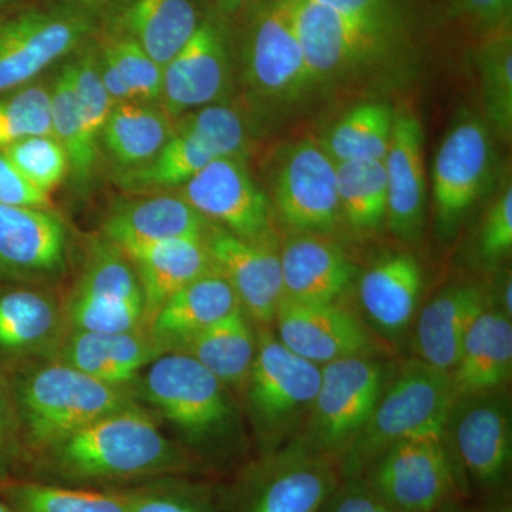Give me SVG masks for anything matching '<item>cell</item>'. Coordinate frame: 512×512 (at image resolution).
<instances>
[{
  "label": "cell",
  "instance_id": "cell-36",
  "mask_svg": "<svg viewBox=\"0 0 512 512\" xmlns=\"http://www.w3.org/2000/svg\"><path fill=\"white\" fill-rule=\"evenodd\" d=\"M50 120L52 136L66 151L69 174L79 187H86L99 164L100 150L90 143L84 131L74 96L69 57L63 60L50 82Z\"/></svg>",
  "mask_w": 512,
  "mask_h": 512
},
{
  "label": "cell",
  "instance_id": "cell-8",
  "mask_svg": "<svg viewBox=\"0 0 512 512\" xmlns=\"http://www.w3.org/2000/svg\"><path fill=\"white\" fill-rule=\"evenodd\" d=\"M97 29L96 15L70 0L30 6L0 20V94L35 82Z\"/></svg>",
  "mask_w": 512,
  "mask_h": 512
},
{
  "label": "cell",
  "instance_id": "cell-35",
  "mask_svg": "<svg viewBox=\"0 0 512 512\" xmlns=\"http://www.w3.org/2000/svg\"><path fill=\"white\" fill-rule=\"evenodd\" d=\"M340 217L356 232L375 231L386 221L387 178L384 160L336 163Z\"/></svg>",
  "mask_w": 512,
  "mask_h": 512
},
{
  "label": "cell",
  "instance_id": "cell-28",
  "mask_svg": "<svg viewBox=\"0 0 512 512\" xmlns=\"http://www.w3.org/2000/svg\"><path fill=\"white\" fill-rule=\"evenodd\" d=\"M512 370V322L487 308L471 325L457 365L450 372L456 399L505 389Z\"/></svg>",
  "mask_w": 512,
  "mask_h": 512
},
{
  "label": "cell",
  "instance_id": "cell-38",
  "mask_svg": "<svg viewBox=\"0 0 512 512\" xmlns=\"http://www.w3.org/2000/svg\"><path fill=\"white\" fill-rule=\"evenodd\" d=\"M477 63L488 123L507 140L512 131L511 26L485 33L478 47Z\"/></svg>",
  "mask_w": 512,
  "mask_h": 512
},
{
  "label": "cell",
  "instance_id": "cell-3",
  "mask_svg": "<svg viewBox=\"0 0 512 512\" xmlns=\"http://www.w3.org/2000/svg\"><path fill=\"white\" fill-rule=\"evenodd\" d=\"M16 404L30 457L134 400L128 386L100 382L55 362L19 377Z\"/></svg>",
  "mask_w": 512,
  "mask_h": 512
},
{
  "label": "cell",
  "instance_id": "cell-54",
  "mask_svg": "<svg viewBox=\"0 0 512 512\" xmlns=\"http://www.w3.org/2000/svg\"><path fill=\"white\" fill-rule=\"evenodd\" d=\"M12 2L13 0H0V10L6 8V6L10 5Z\"/></svg>",
  "mask_w": 512,
  "mask_h": 512
},
{
  "label": "cell",
  "instance_id": "cell-45",
  "mask_svg": "<svg viewBox=\"0 0 512 512\" xmlns=\"http://www.w3.org/2000/svg\"><path fill=\"white\" fill-rule=\"evenodd\" d=\"M0 204L23 208H52L50 195L35 187L0 151Z\"/></svg>",
  "mask_w": 512,
  "mask_h": 512
},
{
  "label": "cell",
  "instance_id": "cell-7",
  "mask_svg": "<svg viewBox=\"0 0 512 512\" xmlns=\"http://www.w3.org/2000/svg\"><path fill=\"white\" fill-rule=\"evenodd\" d=\"M322 367L303 359L262 329L256 336V355L245 393L261 440L262 456L295 439L311 412Z\"/></svg>",
  "mask_w": 512,
  "mask_h": 512
},
{
  "label": "cell",
  "instance_id": "cell-6",
  "mask_svg": "<svg viewBox=\"0 0 512 512\" xmlns=\"http://www.w3.org/2000/svg\"><path fill=\"white\" fill-rule=\"evenodd\" d=\"M286 3L315 83L367 72L406 45V25L356 18L312 0Z\"/></svg>",
  "mask_w": 512,
  "mask_h": 512
},
{
  "label": "cell",
  "instance_id": "cell-46",
  "mask_svg": "<svg viewBox=\"0 0 512 512\" xmlns=\"http://www.w3.org/2000/svg\"><path fill=\"white\" fill-rule=\"evenodd\" d=\"M320 512H396L384 504L362 478L343 480Z\"/></svg>",
  "mask_w": 512,
  "mask_h": 512
},
{
  "label": "cell",
  "instance_id": "cell-34",
  "mask_svg": "<svg viewBox=\"0 0 512 512\" xmlns=\"http://www.w3.org/2000/svg\"><path fill=\"white\" fill-rule=\"evenodd\" d=\"M218 154L201 138L173 128V136L148 163L120 171L114 181L130 192L173 190L187 184Z\"/></svg>",
  "mask_w": 512,
  "mask_h": 512
},
{
  "label": "cell",
  "instance_id": "cell-30",
  "mask_svg": "<svg viewBox=\"0 0 512 512\" xmlns=\"http://www.w3.org/2000/svg\"><path fill=\"white\" fill-rule=\"evenodd\" d=\"M174 120L160 103L124 101L114 104L101 133L106 148L120 171L148 163L173 136Z\"/></svg>",
  "mask_w": 512,
  "mask_h": 512
},
{
  "label": "cell",
  "instance_id": "cell-52",
  "mask_svg": "<svg viewBox=\"0 0 512 512\" xmlns=\"http://www.w3.org/2000/svg\"><path fill=\"white\" fill-rule=\"evenodd\" d=\"M70 2L76 3L80 8L89 10V12L97 15L99 10L106 8L113 0H70Z\"/></svg>",
  "mask_w": 512,
  "mask_h": 512
},
{
  "label": "cell",
  "instance_id": "cell-50",
  "mask_svg": "<svg viewBox=\"0 0 512 512\" xmlns=\"http://www.w3.org/2000/svg\"><path fill=\"white\" fill-rule=\"evenodd\" d=\"M463 512H512L510 490L490 495V497H484L483 503L478 505V507Z\"/></svg>",
  "mask_w": 512,
  "mask_h": 512
},
{
  "label": "cell",
  "instance_id": "cell-37",
  "mask_svg": "<svg viewBox=\"0 0 512 512\" xmlns=\"http://www.w3.org/2000/svg\"><path fill=\"white\" fill-rule=\"evenodd\" d=\"M394 116L387 104H359L330 130L323 148L335 163L384 160L392 141Z\"/></svg>",
  "mask_w": 512,
  "mask_h": 512
},
{
  "label": "cell",
  "instance_id": "cell-43",
  "mask_svg": "<svg viewBox=\"0 0 512 512\" xmlns=\"http://www.w3.org/2000/svg\"><path fill=\"white\" fill-rule=\"evenodd\" d=\"M2 151L30 183L46 194L55 191L69 174L66 151L52 134L25 138Z\"/></svg>",
  "mask_w": 512,
  "mask_h": 512
},
{
  "label": "cell",
  "instance_id": "cell-49",
  "mask_svg": "<svg viewBox=\"0 0 512 512\" xmlns=\"http://www.w3.org/2000/svg\"><path fill=\"white\" fill-rule=\"evenodd\" d=\"M8 427V410H6L3 394L0 392V480L12 476L10 470L15 466V458L9 447Z\"/></svg>",
  "mask_w": 512,
  "mask_h": 512
},
{
  "label": "cell",
  "instance_id": "cell-21",
  "mask_svg": "<svg viewBox=\"0 0 512 512\" xmlns=\"http://www.w3.org/2000/svg\"><path fill=\"white\" fill-rule=\"evenodd\" d=\"M53 352L56 362L100 382L130 386L140 370L163 355L164 350L146 329L123 333L67 330Z\"/></svg>",
  "mask_w": 512,
  "mask_h": 512
},
{
  "label": "cell",
  "instance_id": "cell-10",
  "mask_svg": "<svg viewBox=\"0 0 512 512\" xmlns=\"http://www.w3.org/2000/svg\"><path fill=\"white\" fill-rule=\"evenodd\" d=\"M443 439L468 493L477 490L484 498L508 490L512 417L507 390L456 399L448 413Z\"/></svg>",
  "mask_w": 512,
  "mask_h": 512
},
{
  "label": "cell",
  "instance_id": "cell-15",
  "mask_svg": "<svg viewBox=\"0 0 512 512\" xmlns=\"http://www.w3.org/2000/svg\"><path fill=\"white\" fill-rule=\"evenodd\" d=\"M231 84V49L224 23L202 16L183 49L163 67L160 104L175 120L201 107L220 104Z\"/></svg>",
  "mask_w": 512,
  "mask_h": 512
},
{
  "label": "cell",
  "instance_id": "cell-4",
  "mask_svg": "<svg viewBox=\"0 0 512 512\" xmlns=\"http://www.w3.org/2000/svg\"><path fill=\"white\" fill-rule=\"evenodd\" d=\"M140 393L183 431L185 439L217 460L228 457L237 413L228 387L194 357L168 352L148 365Z\"/></svg>",
  "mask_w": 512,
  "mask_h": 512
},
{
  "label": "cell",
  "instance_id": "cell-39",
  "mask_svg": "<svg viewBox=\"0 0 512 512\" xmlns=\"http://www.w3.org/2000/svg\"><path fill=\"white\" fill-rule=\"evenodd\" d=\"M99 55L120 74L134 100L160 103L163 89V67L130 37L116 30L99 26L96 35Z\"/></svg>",
  "mask_w": 512,
  "mask_h": 512
},
{
  "label": "cell",
  "instance_id": "cell-19",
  "mask_svg": "<svg viewBox=\"0 0 512 512\" xmlns=\"http://www.w3.org/2000/svg\"><path fill=\"white\" fill-rule=\"evenodd\" d=\"M69 232L52 208L0 204V272L52 278L66 268Z\"/></svg>",
  "mask_w": 512,
  "mask_h": 512
},
{
  "label": "cell",
  "instance_id": "cell-26",
  "mask_svg": "<svg viewBox=\"0 0 512 512\" xmlns=\"http://www.w3.org/2000/svg\"><path fill=\"white\" fill-rule=\"evenodd\" d=\"M487 308L490 301L481 286L463 284L444 289L420 313L414 338L417 359L450 373L468 330Z\"/></svg>",
  "mask_w": 512,
  "mask_h": 512
},
{
  "label": "cell",
  "instance_id": "cell-55",
  "mask_svg": "<svg viewBox=\"0 0 512 512\" xmlns=\"http://www.w3.org/2000/svg\"><path fill=\"white\" fill-rule=\"evenodd\" d=\"M0 512H10L8 510V507H6V505L3 504L2 501H0Z\"/></svg>",
  "mask_w": 512,
  "mask_h": 512
},
{
  "label": "cell",
  "instance_id": "cell-16",
  "mask_svg": "<svg viewBox=\"0 0 512 512\" xmlns=\"http://www.w3.org/2000/svg\"><path fill=\"white\" fill-rule=\"evenodd\" d=\"M491 173L490 128L478 117H463L448 131L434 160V210L441 225L450 228L466 215L483 195Z\"/></svg>",
  "mask_w": 512,
  "mask_h": 512
},
{
  "label": "cell",
  "instance_id": "cell-53",
  "mask_svg": "<svg viewBox=\"0 0 512 512\" xmlns=\"http://www.w3.org/2000/svg\"><path fill=\"white\" fill-rule=\"evenodd\" d=\"M501 2V10H503V16L505 23L507 25H511L512 18V0H500Z\"/></svg>",
  "mask_w": 512,
  "mask_h": 512
},
{
  "label": "cell",
  "instance_id": "cell-31",
  "mask_svg": "<svg viewBox=\"0 0 512 512\" xmlns=\"http://www.w3.org/2000/svg\"><path fill=\"white\" fill-rule=\"evenodd\" d=\"M64 318L46 293L13 289L0 295V352L29 355L56 348Z\"/></svg>",
  "mask_w": 512,
  "mask_h": 512
},
{
  "label": "cell",
  "instance_id": "cell-47",
  "mask_svg": "<svg viewBox=\"0 0 512 512\" xmlns=\"http://www.w3.org/2000/svg\"><path fill=\"white\" fill-rule=\"evenodd\" d=\"M312 2L338 10L345 15L356 16V18L406 25L402 0H312Z\"/></svg>",
  "mask_w": 512,
  "mask_h": 512
},
{
  "label": "cell",
  "instance_id": "cell-11",
  "mask_svg": "<svg viewBox=\"0 0 512 512\" xmlns=\"http://www.w3.org/2000/svg\"><path fill=\"white\" fill-rule=\"evenodd\" d=\"M389 376L372 356L349 357L322 366L318 393L296 436L316 453L338 460L375 409Z\"/></svg>",
  "mask_w": 512,
  "mask_h": 512
},
{
  "label": "cell",
  "instance_id": "cell-9",
  "mask_svg": "<svg viewBox=\"0 0 512 512\" xmlns=\"http://www.w3.org/2000/svg\"><path fill=\"white\" fill-rule=\"evenodd\" d=\"M360 478L396 512H463L470 495L443 437L396 444Z\"/></svg>",
  "mask_w": 512,
  "mask_h": 512
},
{
  "label": "cell",
  "instance_id": "cell-25",
  "mask_svg": "<svg viewBox=\"0 0 512 512\" xmlns=\"http://www.w3.org/2000/svg\"><path fill=\"white\" fill-rule=\"evenodd\" d=\"M284 299L302 303H336L356 278L345 252L316 235H299L282 249Z\"/></svg>",
  "mask_w": 512,
  "mask_h": 512
},
{
  "label": "cell",
  "instance_id": "cell-17",
  "mask_svg": "<svg viewBox=\"0 0 512 512\" xmlns=\"http://www.w3.org/2000/svg\"><path fill=\"white\" fill-rule=\"evenodd\" d=\"M215 269L229 282L242 311L259 325H271L284 299L281 258L269 241H248L211 224L207 237Z\"/></svg>",
  "mask_w": 512,
  "mask_h": 512
},
{
  "label": "cell",
  "instance_id": "cell-40",
  "mask_svg": "<svg viewBox=\"0 0 512 512\" xmlns=\"http://www.w3.org/2000/svg\"><path fill=\"white\" fill-rule=\"evenodd\" d=\"M188 477L157 478L126 488L130 512H221L215 491Z\"/></svg>",
  "mask_w": 512,
  "mask_h": 512
},
{
  "label": "cell",
  "instance_id": "cell-14",
  "mask_svg": "<svg viewBox=\"0 0 512 512\" xmlns=\"http://www.w3.org/2000/svg\"><path fill=\"white\" fill-rule=\"evenodd\" d=\"M178 195L211 224L248 241H269L271 207L252 180L244 158L211 161L180 188Z\"/></svg>",
  "mask_w": 512,
  "mask_h": 512
},
{
  "label": "cell",
  "instance_id": "cell-42",
  "mask_svg": "<svg viewBox=\"0 0 512 512\" xmlns=\"http://www.w3.org/2000/svg\"><path fill=\"white\" fill-rule=\"evenodd\" d=\"M174 128L188 131L218 154L244 158L248 148L247 127L239 113L224 104L192 110L174 120Z\"/></svg>",
  "mask_w": 512,
  "mask_h": 512
},
{
  "label": "cell",
  "instance_id": "cell-1",
  "mask_svg": "<svg viewBox=\"0 0 512 512\" xmlns=\"http://www.w3.org/2000/svg\"><path fill=\"white\" fill-rule=\"evenodd\" d=\"M23 468V478L45 483L126 490L157 478L192 476L205 466L167 439L151 414L134 403L43 448Z\"/></svg>",
  "mask_w": 512,
  "mask_h": 512
},
{
  "label": "cell",
  "instance_id": "cell-33",
  "mask_svg": "<svg viewBox=\"0 0 512 512\" xmlns=\"http://www.w3.org/2000/svg\"><path fill=\"white\" fill-rule=\"evenodd\" d=\"M0 501L10 512H130L124 490L66 487L23 477L0 480Z\"/></svg>",
  "mask_w": 512,
  "mask_h": 512
},
{
  "label": "cell",
  "instance_id": "cell-41",
  "mask_svg": "<svg viewBox=\"0 0 512 512\" xmlns=\"http://www.w3.org/2000/svg\"><path fill=\"white\" fill-rule=\"evenodd\" d=\"M52 134L50 83L35 82L0 94V151L25 138Z\"/></svg>",
  "mask_w": 512,
  "mask_h": 512
},
{
  "label": "cell",
  "instance_id": "cell-5",
  "mask_svg": "<svg viewBox=\"0 0 512 512\" xmlns=\"http://www.w3.org/2000/svg\"><path fill=\"white\" fill-rule=\"evenodd\" d=\"M343 478L338 460L293 439L218 491L221 512H320Z\"/></svg>",
  "mask_w": 512,
  "mask_h": 512
},
{
  "label": "cell",
  "instance_id": "cell-12",
  "mask_svg": "<svg viewBox=\"0 0 512 512\" xmlns=\"http://www.w3.org/2000/svg\"><path fill=\"white\" fill-rule=\"evenodd\" d=\"M244 76L251 92L268 101L295 99L315 83L286 0H258L252 6Z\"/></svg>",
  "mask_w": 512,
  "mask_h": 512
},
{
  "label": "cell",
  "instance_id": "cell-29",
  "mask_svg": "<svg viewBox=\"0 0 512 512\" xmlns=\"http://www.w3.org/2000/svg\"><path fill=\"white\" fill-rule=\"evenodd\" d=\"M423 289L419 261L409 254L384 256L360 279L359 296L373 325L397 335L412 323Z\"/></svg>",
  "mask_w": 512,
  "mask_h": 512
},
{
  "label": "cell",
  "instance_id": "cell-32",
  "mask_svg": "<svg viewBox=\"0 0 512 512\" xmlns=\"http://www.w3.org/2000/svg\"><path fill=\"white\" fill-rule=\"evenodd\" d=\"M178 352L194 357L225 386L244 390L256 355V335L247 313L238 308L202 330Z\"/></svg>",
  "mask_w": 512,
  "mask_h": 512
},
{
  "label": "cell",
  "instance_id": "cell-18",
  "mask_svg": "<svg viewBox=\"0 0 512 512\" xmlns=\"http://www.w3.org/2000/svg\"><path fill=\"white\" fill-rule=\"evenodd\" d=\"M274 322L286 348L320 367L349 357L370 356L375 349L363 323L338 303L282 299Z\"/></svg>",
  "mask_w": 512,
  "mask_h": 512
},
{
  "label": "cell",
  "instance_id": "cell-2",
  "mask_svg": "<svg viewBox=\"0 0 512 512\" xmlns=\"http://www.w3.org/2000/svg\"><path fill=\"white\" fill-rule=\"evenodd\" d=\"M456 402L450 373L412 359L389 377L363 429L339 458L343 480L362 476L373 461L403 441L443 437Z\"/></svg>",
  "mask_w": 512,
  "mask_h": 512
},
{
  "label": "cell",
  "instance_id": "cell-23",
  "mask_svg": "<svg viewBox=\"0 0 512 512\" xmlns=\"http://www.w3.org/2000/svg\"><path fill=\"white\" fill-rule=\"evenodd\" d=\"M104 26L130 37L161 67L194 35L202 16L194 0H113Z\"/></svg>",
  "mask_w": 512,
  "mask_h": 512
},
{
  "label": "cell",
  "instance_id": "cell-24",
  "mask_svg": "<svg viewBox=\"0 0 512 512\" xmlns=\"http://www.w3.org/2000/svg\"><path fill=\"white\" fill-rule=\"evenodd\" d=\"M130 259L146 306V328L174 293L217 271L204 239L175 238L121 249Z\"/></svg>",
  "mask_w": 512,
  "mask_h": 512
},
{
  "label": "cell",
  "instance_id": "cell-48",
  "mask_svg": "<svg viewBox=\"0 0 512 512\" xmlns=\"http://www.w3.org/2000/svg\"><path fill=\"white\" fill-rule=\"evenodd\" d=\"M458 9L481 32L488 33L507 25L500 0H456Z\"/></svg>",
  "mask_w": 512,
  "mask_h": 512
},
{
  "label": "cell",
  "instance_id": "cell-22",
  "mask_svg": "<svg viewBox=\"0 0 512 512\" xmlns=\"http://www.w3.org/2000/svg\"><path fill=\"white\" fill-rule=\"evenodd\" d=\"M210 225L180 195L161 194L114 202L101 231L114 245L127 249L165 239H204Z\"/></svg>",
  "mask_w": 512,
  "mask_h": 512
},
{
  "label": "cell",
  "instance_id": "cell-51",
  "mask_svg": "<svg viewBox=\"0 0 512 512\" xmlns=\"http://www.w3.org/2000/svg\"><path fill=\"white\" fill-rule=\"evenodd\" d=\"M258 0H214L215 6L224 16H235L242 10L252 8Z\"/></svg>",
  "mask_w": 512,
  "mask_h": 512
},
{
  "label": "cell",
  "instance_id": "cell-44",
  "mask_svg": "<svg viewBox=\"0 0 512 512\" xmlns=\"http://www.w3.org/2000/svg\"><path fill=\"white\" fill-rule=\"evenodd\" d=\"M512 249V190L508 187L485 215L480 252L485 259L503 258Z\"/></svg>",
  "mask_w": 512,
  "mask_h": 512
},
{
  "label": "cell",
  "instance_id": "cell-20",
  "mask_svg": "<svg viewBox=\"0 0 512 512\" xmlns=\"http://www.w3.org/2000/svg\"><path fill=\"white\" fill-rule=\"evenodd\" d=\"M423 128L410 113L394 116L392 141L384 157L387 178L386 222L403 241H416L426 215Z\"/></svg>",
  "mask_w": 512,
  "mask_h": 512
},
{
  "label": "cell",
  "instance_id": "cell-13",
  "mask_svg": "<svg viewBox=\"0 0 512 512\" xmlns=\"http://www.w3.org/2000/svg\"><path fill=\"white\" fill-rule=\"evenodd\" d=\"M274 201L286 227L299 235L332 231L340 218L336 163L313 140L288 148L274 177Z\"/></svg>",
  "mask_w": 512,
  "mask_h": 512
},
{
  "label": "cell",
  "instance_id": "cell-27",
  "mask_svg": "<svg viewBox=\"0 0 512 512\" xmlns=\"http://www.w3.org/2000/svg\"><path fill=\"white\" fill-rule=\"evenodd\" d=\"M241 308L227 279L214 271L184 286L161 306L147 326L164 353L178 352L194 336Z\"/></svg>",
  "mask_w": 512,
  "mask_h": 512
}]
</instances>
